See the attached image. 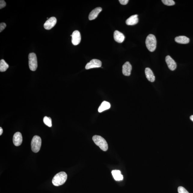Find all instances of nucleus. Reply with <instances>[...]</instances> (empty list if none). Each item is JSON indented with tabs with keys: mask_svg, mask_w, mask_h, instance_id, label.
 I'll return each instance as SVG.
<instances>
[{
	"mask_svg": "<svg viewBox=\"0 0 193 193\" xmlns=\"http://www.w3.org/2000/svg\"><path fill=\"white\" fill-rule=\"evenodd\" d=\"M67 174L65 172H61L56 174L52 179L53 184L55 186H58L64 184L67 180Z\"/></svg>",
	"mask_w": 193,
	"mask_h": 193,
	"instance_id": "nucleus-1",
	"label": "nucleus"
},
{
	"mask_svg": "<svg viewBox=\"0 0 193 193\" xmlns=\"http://www.w3.org/2000/svg\"><path fill=\"white\" fill-rule=\"evenodd\" d=\"M93 140L96 145L104 151H107L108 149V145L107 142L103 138L98 135H94L92 137Z\"/></svg>",
	"mask_w": 193,
	"mask_h": 193,
	"instance_id": "nucleus-2",
	"label": "nucleus"
},
{
	"mask_svg": "<svg viewBox=\"0 0 193 193\" xmlns=\"http://www.w3.org/2000/svg\"><path fill=\"white\" fill-rule=\"evenodd\" d=\"M145 43L147 48L149 51L153 52L156 50L157 41L154 35L150 34L147 36Z\"/></svg>",
	"mask_w": 193,
	"mask_h": 193,
	"instance_id": "nucleus-3",
	"label": "nucleus"
},
{
	"mask_svg": "<svg viewBox=\"0 0 193 193\" xmlns=\"http://www.w3.org/2000/svg\"><path fill=\"white\" fill-rule=\"evenodd\" d=\"M41 138L39 136H34L31 141V149L34 152H38L41 149Z\"/></svg>",
	"mask_w": 193,
	"mask_h": 193,
	"instance_id": "nucleus-4",
	"label": "nucleus"
},
{
	"mask_svg": "<svg viewBox=\"0 0 193 193\" xmlns=\"http://www.w3.org/2000/svg\"><path fill=\"white\" fill-rule=\"evenodd\" d=\"M29 68L32 71L36 70L38 67L37 60L36 55L34 53H31L28 56Z\"/></svg>",
	"mask_w": 193,
	"mask_h": 193,
	"instance_id": "nucleus-5",
	"label": "nucleus"
},
{
	"mask_svg": "<svg viewBox=\"0 0 193 193\" xmlns=\"http://www.w3.org/2000/svg\"><path fill=\"white\" fill-rule=\"evenodd\" d=\"M102 64V62L100 60L93 59L87 64L85 68L86 69H89L93 68H99L101 67Z\"/></svg>",
	"mask_w": 193,
	"mask_h": 193,
	"instance_id": "nucleus-6",
	"label": "nucleus"
},
{
	"mask_svg": "<svg viewBox=\"0 0 193 193\" xmlns=\"http://www.w3.org/2000/svg\"><path fill=\"white\" fill-rule=\"evenodd\" d=\"M72 37V42L75 45H78L81 41V35L80 32L78 31H75L73 32L71 35Z\"/></svg>",
	"mask_w": 193,
	"mask_h": 193,
	"instance_id": "nucleus-7",
	"label": "nucleus"
},
{
	"mask_svg": "<svg viewBox=\"0 0 193 193\" xmlns=\"http://www.w3.org/2000/svg\"><path fill=\"white\" fill-rule=\"evenodd\" d=\"M57 21V20L55 17H52L48 19L44 24V27L45 29L46 30L51 29L56 25Z\"/></svg>",
	"mask_w": 193,
	"mask_h": 193,
	"instance_id": "nucleus-8",
	"label": "nucleus"
},
{
	"mask_svg": "<svg viewBox=\"0 0 193 193\" xmlns=\"http://www.w3.org/2000/svg\"><path fill=\"white\" fill-rule=\"evenodd\" d=\"M165 60L168 67L171 71H174L177 67V64L175 60L170 56L166 57Z\"/></svg>",
	"mask_w": 193,
	"mask_h": 193,
	"instance_id": "nucleus-9",
	"label": "nucleus"
},
{
	"mask_svg": "<svg viewBox=\"0 0 193 193\" xmlns=\"http://www.w3.org/2000/svg\"><path fill=\"white\" fill-rule=\"evenodd\" d=\"M13 142L16 146H20L22 144L23 141L22 134L20 132H17L14 134L13 137Z\"/></svg>",
	"mask_w": 193,
	"mask_h": 193,
	"instance_id": "nucleus-10",
	"label": "nucleus"
},
{
	"mask_svg": "<svg viewBox=\"0 0 193 193\" xmlns=\"http://www.w3.org/2000/svg\"><path fill=\"white\" fill-rule=\"evenodd\" d=\"M132 67L129 62H127L122 66V73L125 76H130L131 74Z\"/></svg>",
	"mask_w": 193,
	"mask_h": 193,
	"instance_id": "nucleus-11",
	"label": "nucleus"
},
{
	"mask_svg": "<svg viewBox=\"0 0 193 193\" xmlns=\"http://www.w3.org/2000/svg\"><path fill=\"white\" fill-rule=\"evenodd\" d=\"M102 11V8L101 7L96 8L95 9L93 10L91 12H90L89 16V19L90 20H93L97 17L98 15Z\"/></svg>",
	"mask_w": 193,
	"mask_h": 193,
	"instance_id": "nucleus-12",
	"label": "nucleus"
},
{
	"mask_svg": "<svg viewBox=\"0 0 193 193\" xmlns=\"http://www.w3.org/2000/svg\"><path fill=\"white\" fill-rule=\"evenodd\" d=\"M139 22V19L137 14L130 16L126 20V24L128 26H133L137 24Z\"/></svg>",
	"mask_w": 193,
	"mask_h": 193,
	"instance_id": "nucleus-13",
	"label": "nucleus"
},
{
	"mask_svg": "<svg viewBox=\"0 0 193 193\" xmlns=\"http://www.w3.org/2000/svg\"><path fill=\"white\" fill-rule=\"evenodd\" d=\"M115 41L119 43H122L124 41L125 37L124 34L118 31H115L114 33Z\"/></svg>",
	"mask_w": 193,
	"mask_h": 193,
	"instance_id": "nucleus-14",
	"label": "nucleus"
},
{
	"mask_svg": "<svg viewBox=\"0 0 193 193\" xmlns=\"http://www.w3.org/2000/svg\"><path fill=\"white\" fill-rule=\"evenodd\" d=\"M145 75L147 78L151 82H154L155 81V78L153 72L149 68H146L145 70Z\"/></svg>",
	"mask_w": 193,
	"mask_h": 193,
	"instance_id": "nucleus-15",
	"label": "nucleus"
},
{
	"mask_svg": "<svg viewBox=\"0 0 193 193\" xmlns=\"http://www.w3.org/2000/svg\"><path fill=\"white\" fill-rule=\"evenodd\" d=\"M175 41L179 44H186L189 43L190 39L185 36H179L175 38Z\"/></svg>",
	"mask_w": 193,
	"mask_h": 193,
	"instance_id": "nucleus-16",
	"label": "nucleus"
},
{
	"mask_svg": "<svg viewBox=\"0 0 193 193\" xmlns=\"http://www.w3.org/2000/svg\"><path fill=\"white\" fill-rule=\"evenodd\" d=\"M111 105L109 102L104 101L98 109V112L101 113L110 108Z\"/></svg>",
	"mask_w": 193,
	"mask_h": 193,
	"instance_id": "nucleus-17",
	"label": "nucleus"
},
{
	"mask_svg": "<svg viewBox=\"0 0 193 193\" xmlns=\"http://www.w3.org/2000/svg\"><path fill=\"white\" fill-rule=\"evenodd\" d=\"M112 174L115 180L119 181L122 180L123 179V176L119 170H113L112 171Z\"/></svg>",
	"mask_w": 193,
	"mask_h": 193,
	"instance_id": "nucleus-18",
	"label": "nucleus"
},
{
	"mask_svg": "<svg viewBox=\"0 0 193 193\" xmlns=\"http://www.w3.org/2000/svg\"><path fill=\"white\" fill-rule=\"evenodd\" d=\"M9 66L5 60H1L0 61V71L4 72L8 69Z\"/></svg>",
	"mask_w": 193,
	"mask_h": 193,
	"instance_id": "nucleus-19",
	"label": "nucleus"
},
{
	"mask_svg": "<svg viewBox=\"0 0 193 193\" xmlns=\"http://www.w3.org/2000/svg\"><path fill=\"white\" fill-rule=\"evenodd\" d=\"M43 122L44 124L49 127H51L52 126V119L50 117L45 116L43 118Z\"/></svg>",
	"mask_w": 193,
	"mask_h": 193,
	"instance_id": "nucleus-20",
	"label": "nucleus"
},
{
	"mask_svg": "<svg viewBox=\"0 0 193 193\" xmlns=\"http://www.w3.org/2000/svg\"><path fill=\"white\" fill-rule=\"evenodd\" d=\"M162 3L164 5L168 6H172L175 5V2L173 0H162Z\"/></svg>",
	"mask_w": 193,
	"mask_h": 193,
	"instance_id": "nucleus-21",
	"label": "nucleus"
},
{
	"mask_svg": "<svg viewBox=\"0 0 193 193\" xmlns=\"http://www.w3.org/2000/svg\"><path fill=\"white\" fill-rule=\"evenodd\" d=\"M178 192L179 193H189L184 187L179 186L178 188Z\"/></svg>",
	"mask_w": 193,
	"mask_h": 193,
	"instance_id": "nucleus-22",
	"label": "nucleus"
},
{
	"mask_svg": "<svg viewBox=\"0 0 193 193\" xmlns=\"http://www.w3.org/2000/svg\"><path fill=\"white\" fill-rule=\"evenodd\" d=\"M6 5V3L5 1L1 0L0 1V9H2L5 8Z\"/></svg>",
	"mask_w": 193,
	"mask_h": 193,
	"instance_id": "nucleus-23",
	"label": "nucleus"
},
{
	"mask_svg": "<svg viewBox=\"0 0 193 193\" xmlns=\"http://www.w3.org/2000/svg\"><path fill=\"white\" fill-rule=\"evenodd\" d=\"M6 24L5 23H1L0 24V32H1L6 27Z\"/></svg>",
	"mask_w": 193,
	"mask_h": 193,
	"instance_id": "nucleus-24",
	"label": "nucleus"
},
{
	"mask_svg": "<svg viewBox=\"0 0 193 193\" xmlns=\"http://www.w3.org/2000/svg\"><path fill=\"white\" fill-rule=\"evenodd\" d=\"M120 3L122 5H126L128 3V0H120L119 1Z\"/></svg>",
	"mask_w": 193,
	"mask_h": 193,
	"instance_id": "nucleus-25",
	"label": "nucleus"
},
{
	"mask_svg": "<svg viewBox=\"0 0 193 193\" xmlns=\"http://www.w3.org/2000/svg\"><path fill=\"white\" fill-rule=\"evenodd\" d=\"M3 132V130L1 127H0V135H2Z\"/></svg>",
	"mask_w": 193,
	"mask_h": 193,
	"instance_id": "nucleus-26",
	"label": "nucleus"
},
{
	"mask_svg": "<svg viewBox=\"0 0 193 193\" xmlns=\"http://www.w3.org/2000/svg\"><path fill=\"white\" fill-rule=\"evenodd\" d=\"M190 118L191 119V120L193 122V115H192V116H190Z\"/></svg>",
	"mask_w": 193,
	"mask_h": 193,
	"instance_id": "nucleus-27",
	"label": "nucleus"
}]
</instances>
